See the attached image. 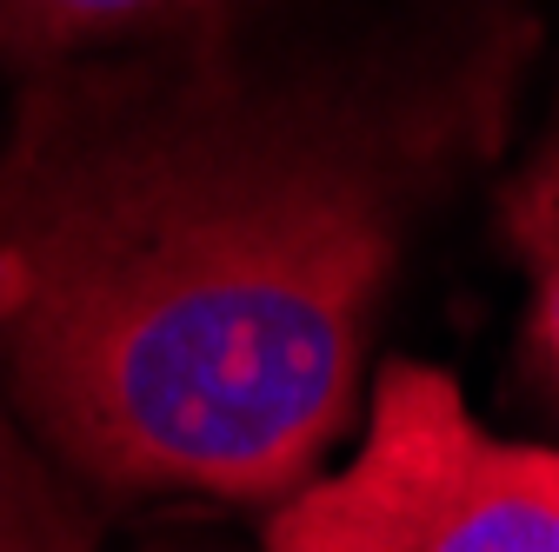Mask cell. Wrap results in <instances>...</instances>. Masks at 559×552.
Listing matches in <instances>:
<instances>
[{"label":"cell","mask_w":559,"mask_h":552,"mask_svg":"<svg viewBox=\"0 0 559 552\" xmlns=\"http://www.w3.org/2000/svg\"><path fill=\"white\" fill-rule=\"evenodd\" d=\"M0 552H100L94 506L0 406Z\"/></svg>","instance_id":"cell-3"},{"label":"cell","mask_w":559,"mask_h":552,"mask_svg":"<svg viewBox=\"0 0 559 552\" xmlns=\"http://www.w3.org/2000/svg\"><path fill=\"white\" fill-rule=\"evenodd\" d=\"M500 220L526 266V339L539 353V373L559 386V113L539 133L533 160L513 173Z\"/></svg>","instance_id":"cell-4"},{"label":"cell","mask_w":559,"mask_h":552,"mask_svg":"<svg viewBox=\"0 0 559 552\" xmlns=\"http://www.w3.org/2000/svg\"><path fill=\"white\" fill-rule=\"evenodd\" d=\"M266 552H559V446L479 427L440 367L393 360L354 459L266 513Z\"/></svg>","instance_id":"cell-2"},{"label":"cell","mask_w":559,"mask_h":552,"mask_svg":"<svg viewBox=\"0 0 559 552\" xmlns=\"http://www.w3.org/2000/svg\"><path fill=\"white\" fill-rule=\"evenodd\" d=\"M520 34L260 47L174 0L21 81L0 141V380L81 493L287 506L360 412L419 214L500 141Z\"/></svg>","instance_id":"cell-1"},{"label":"cell","mask_w":559,"mask_h":552,"mask_svg":"<svg viewBox=\"0 0 559 552\" xmlns=\"http://www.w3.org/2000/svg\"><path fill=\"white\" fill-rule=\"evenodd\" d=\"M174 0H0V67L40 74L53 60H74L140 21H154Z\"/></svg>","instance_id":"cell-5"}]
</instances>
